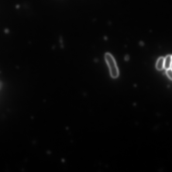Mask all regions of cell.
<instances>
[{
    "label": "cell",
    "mask_w": 172,
    "mask_h": 172,
    "mask_svg": "<svg viewBox=\"0 0 172 172\" xmlns=\"http://www.w3.org/2000/svg\"><path fill=\"white\" fill-rule=\"evenodd\" d=\"M164 58L161 57L158 59L156 63V67L157 70H161L164 68Z\"/></svg>",
    "instance_id": "cell-3"
},
{
    "label": "cell",
    "mask_w": 172,
    "mask_h": 172,
    "mask_svg": "<svg viewBox=\"0 0 172 172\" xmlns=\"http://www.w3.org/2000/svg\"><path fill=\"white\" fill-rule=\"evenodd\" d=\"M105 58L109 68L111 75L114 78H116L119 76V71L114 58L109 53L105 54Z\"/></svg>",
    "instance_id": "cell-1"
},
{
    "label": "cell",
    "mask_w": 172,
    "mask_h": 172,
    "mask_svg": "<svg viewBox=\"0 0 172 172\" xmlns=\"http://www.w3.org/2000/svg\"><path fill=\"white\" fill-rule=\"evenodd\" d=\"M166 74L169 77V78L172 80V69L171 68L166 70Z\"/></svg>",
    "instance_id": "cell-4"
},
{
    "label": "cell",
    "mask_w": 172,
    "mask_h": 172,
    "mask_svg": "<svg viewBox=\"0 0 172 172\" xmlns=\"http://www.w3.org/2000/svg\"><path fill=\"white\" fill-rule=\"evenodd\" d=\"M129 56H128V55H127L125 57V59L126 60H129Z\"/></svg>",
    "instance_id": "cell-5"
},
{
    "label": "cell",
    "mask_w": 172,
    "mask_h": 172,
    "mask_svg": "<svg viewBox=\"0 0 172 172\" xmlns=\"http://www.w3.org/2000/svg\"><path fill=\"white\" fill-rule=\"evenodd\" d=\"M172 56L169 55L164 58V68L166 70L171 68Z\"/></svg>",
    "instance_id": "cell-2"
}]
</instances>
